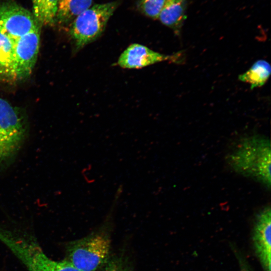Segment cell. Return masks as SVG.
<instances>
[{
    "instance_id": "obj_1",
    "label": "cell",
    "mask_w": 271,
    "mask_h": 271,
    "mask_svg": "<svg viewBox=\"0 0 271 271\" xmlns=\"http://www.w3.org/2000/svg\"><path fill=\"white\" fill-rule=\"evenodd\" d=\"M270 152L267 138L258 134L248 136L241 139L228 154L227 162L235 172L270 189Z\"/></svg>"
},
{
    "instance_id": "obj_2",
    "label": "cell",
    "mask_w": 271,
    "mask_h": 271,
    "mask_svg": "<svg viewBox=\"0 0 271 271\" xmlns=\"http://www.w3.org/2000/svg\"><path fill=\"white\" fill-rule=\"evenodd\" d=\"M26 131V122L21 112L0 98V169L9 165L17 155Z\"/></svg>"
},
{
    "instance_id": "obj_3",
    "label": "cell",
    "mask_w": 271,
    "mask_h": 271,
    "mask_svg": "<svg viewBox=\"0 0 271 271\" xmlns=\"http://www.w3.org/2000/svg\"><path fill=\"white\" fill-rule=\"evenodd\" d=\"M118 6V2L95 4L71 22L70 34L76 49L83 48L102 34Z\"/></svg>"
},
{
    "instance_id": "obj_4",
    "label": "cell",
    "mask_w": 271,
    "mask_h": 271,
    "mask_svg": "<svg viewBox=\"0 0 271 271\" xmlns=\"http://www.w3.org/2000/svg\"><path fill=\"white\" fill-rule=\"evenodd\" d=\"M109 249L106 236L91 235L70 244L66 260L80 271H94L105 262Z\"/></svg>"
},
{
    "instance_id": "obj_5",
    "label": "cell",
    "mask_w": 271,
    "mask_h": 271,
    "mask_svg": "<svg viewBox=\"0 0 271 271\" xmlns=\"http://www.w3.org/2000/svg\"><path fill=\"white\" fill-rule=\"evenodd\" d=\"M33 14L12 2L0 4V29L15 36H22L39 27Z\"/></svg>"
},
{
    "instance_id": "obj_6",
    "label": "cell",
    "mask_w": 271,
    "mask_h": 271,
    "mask_svg": "<svg viewBox=\"0 0 271 271\" xmlns=\"http://www.w3.org/2000/svg\"><path fill=\"white\" fill-rule=\"evenodd\" d=\"M270 212L269 206L263 208L256 215L252 230L253 247L263 271L271 270Z\"/></svg>"
},
{
    "instance_id": "obj_7",
    "label": "cell",
    "mask_w": 271,
    "mask_h": 271,
    "mask_svg": "<svg viewBox=\"0 0 271 271\" xmlns=\"http://www.w3.org/2000/svg\"><path fill=\"white\" fill-rule=\"evenodd\" d=\"M139 44L129 45L120 55L117 63L123 68L138 69L162 61L174 59Z\"/></svg>"
},
{
    "instance_id": "obj_8",
    "label": "cell",
    "mask_w": 271,
    "mask_h": 271,
    "mask_svg": "<svg viewBox=\"0 0 271 271\" xmlns=\"http://www.w3.org/2000/svg\"><path fill=\"white\" fill-rule=\"evenodd\" d=\"M19 255L30 271H80L67 260H53L35 245L26 243Z\"/></svg>"
},
{
    "instance_id": "obj_9",
    "label": "cell",
    "mask_w": 271,
    "mask_h": 271,
    "mask_svg": "<svg viewBox=\"0 0 271 271\" xmlns=\"http://www.w3.org/2000/svg\"><path fill=\"white\" fill-rule=\"evenodd\" d=\"M186 0H166L158 19L178 35L186 18Z\"/></svg>"
},
{
    "instance_id": "obj_10",
    "label": "cell",
    "mask_w": 271,
    "mask_h": 271,
    "mask_svg": "<svg viewBox=\"0 0 271 271\" xmlns=\"http://www.w3.org/2000/svg\"><path fill=\"white\" fill-rule=\"evenodd\" d=\"M92 3L93 0H59L56 23L64 25L72 22L89 9Z\"/></svg>"
},
{
    "instance_id": "obj_11",
    "label": "cell",
    "mask_w": 271,
    "mask_h": 271,
    "mask_svg": "<svg viewBox=\"0 0 271 271\" xmlns=\"http://www.w3.org/2000/svg\"><path fill=\"white\" fill-rule=\"evenodd\" d=\"M32 14L39 25L52 26L56 23L59 0H31Z\"/></svg>"
},
{
    "instance_id": "obj_12",
    "label": "cell",
    "mask_w": 271,
    "mask_h": 271,
    "mask_svg": "<svg viewBox=\"0 0 271 271\" xmlns=\"http://www.w3.org/2000/svg\"><path fill=\"white\" fill-rule=\"evenodd\" d=\"M271 72L269 63L264 60H258L244 73L239 75V79L250 85L251 88L263 86L268 79Z\"/></svg>"
},
{
    "instance_id": "obj_13",
    "label": "cell",
    "mask_w": 271,
    "mask_h": 271,
    "mask_svg": "<svg viewBox=\"0 0 271 271\" xmlns=\"http://www.w3.org/2000/svg\"><path fill=\"white\" fill-rule=\"evenodd\" d=\"M166 0H138L139 10L146 16L158 19Z\"/></svg>"
},
{
    "instance_id": "obj_14",
    "label": "cell",
    "mask_w": 271,
    "mask_h": 271,
    "mask_svg": "<svg viewBox=\"0 0 271 271\" xmlns=\"http://www.w3.org/2000/svg\"><path fill=\"white\" fill-rule=\"evenodd\" d=\"M101 271H128L126 267L118 260H112L106 264Z\"/></svg>"
},
{
    "instance_id": "obj_15",
    "label": "cell",
    "mask_w": 271,
    "mask_h": 271,
    "mask_svg": "<svg viewBox=\"0 0 271 271\" xmlns=\"http://www.w3.org/2000/svg\"><path fill=\"white\" fill-rule=\"evenodd\" d=\"M240 271H252L250 265L242 255L237 256Z\"/></svg>"
}]
</instances>
